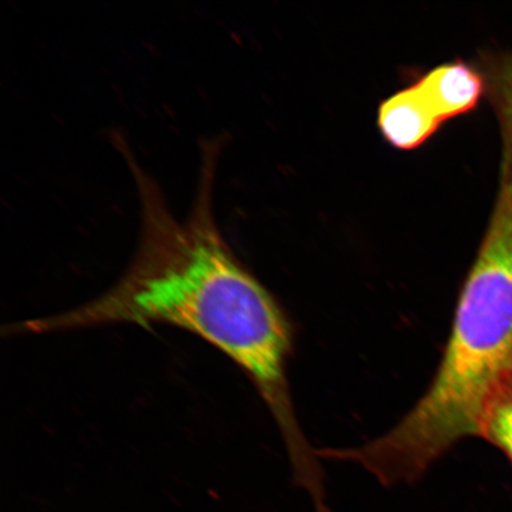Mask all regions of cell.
I'll list each match as a JSON object with an SVG mask.
<instances>
[{
    "label": "cell",
    "instance_id": "cell-2",
    "mask_svg": "<svg viewBox=\"0 0 512 512\" xmlns=\"http://www.w3.org/2000/svg\"><path fill=\"white\" fill-rule=\"evenodd\" d=\"M510 373L512 176H505L430 388L399 425L350 448V462L384 486L415 483L460 440L478 437L485 403Z\"/></svg>",
    "mask_w": 512,
    "mask_h": 512
},
{
    "label": "cell",
    "instance_id": "cell-3",
    "mask_svg": "<svg viewBox=\"0 0 512 512\" xmlns=\"http://www.w3.org/2000/svg\"><path fill=\"white\" fill-rule=\"evenodd\" d=\"M415 85L440 123L472 111L485 91L483 76L463 62L434 68Z\"/></svg>",
    "mask_w": 512,
    "mask_h": 512
},
{
    "label": "cell",
    "instance_id": "cell-6",
    "mask_svg": "<svg viewBox=\"0 0 512 512\" xmlns=\"http://www.w3.org/2000/svg\"><path fill=\"white\" fill-rule=\"evenodd\" d=\"M491 83L504 131V174H512V60L498 64Z\"/></svg>",
    "mask_w": 512,
    "mask_h": 512
},
{
    "label": "cell",
    "instance_id": "cell-1",
    "mask_svg": "<svg viewBox=\"0 0 512 512\" xmlns=\"http://www.w3.org/2000/svg\"><path fill=\"white\" fill-rule=\"evenodd\" d=\"M118 143L136 182L140 206V238L130 266L91 302L11 324L4 334H59L121 324L187 330L245 371L277 422L297 482L318 483L323 472L317 452L300 430L288 387L291 326L272 294L236 258L216 220L219 139L201 144L196 195L183 220L172 213L159 184L124 140Z\"/></svg>",
    "mask_w": 512,
    "mask_h": 512
},
{
    "label": "cell",
    "instance_id": "cell-5",
    "mask_svg": "<svg viewBox=\"0 0 512 512\" xmlns=\"http://www.w3.org/2000/svg\"><path fill=\"white\" fill-rule=\"evenodd\" d=\"M478 437L499 448L512 464V373L486 401L479 419Z\"/></svg>",
    "mask_w": 512,
    "mask_h": 512
},
{
    "label": "cell",
    "instance_id": "cell-4",
    "mask_svg": "<svg viewBox=\"0 0 512 512\" xmlns=\"http://www.w3.org/2000/svg\"><path fill=\"white\" fill-rule=\"evenodd\" d=\"M440 124L416 85L390 96L380 107L381 132L390 144L401 150L424 144Z\"/></svg>",
    "mask_w": 512,
    "mask_h": 512
}]
</instances>
